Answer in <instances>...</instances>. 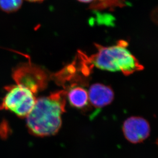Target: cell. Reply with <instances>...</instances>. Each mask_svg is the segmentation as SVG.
<instances>
[{
	"mask_svg": "<svg viewBox=\"0 0 158 158\" xmlns=\"http://www.w3.org/2000/svg\"><path fill=\"white\" fill-rule=\"evenodd\" d=\"M67 92L59 91L36 99L31 112L27 117L28 130L37 137L52 136L61 127V115L66 110Z\"/></svg>",
	"mask_w": 158,
	"mask_h": 158,
	"instance_id": "obj_1",
	"label": "cell"
},
{
	"mask_svg": "<svg viewBox=\"0 0 158 158\" xmlns=\"http://www.w3.org/2000/svg\"><path fill=\"white\" fill-rule=\"evenodd\" d=\"M128 44L119 40L116 45L104 47L96 44L97 52L91 56L79 52L84 64L89 71L93 67L110 72H121L126 76L139 71L143 67L127 49Z\"/></svg>",
	"mask_w": 158,
	"mask_h": 158,
	"instance_id": "obj_2",
	"label": "cell"
},
{
	"mask_svg": "<svg viewBox=\"0 0 158 158\" xmlns=\"http://www.w3.org/2000/svg\"><path fill=\"white\" fill-rule=\"evenodd\" d=\"M5 89L7 93L0 103V110H10L20 118L27 117L36 102L33 93L18 85L7 86Z\"/></svg>",
	"mask_w": 158,
	"mask_h": 158,
	"instance_id": "obj_3",
	"label": "cell"
},
{
	"mask_svg": "<svg viewBox=\"0 0 158 158\" xmlns=\"http://www.w3.org/2000/svg\"><path fill=\"white\" fill-rule=\"evenodd\" d=\"M12 77L18 85L27 88L33 94L45 89L48 85V74L39 67L29 64L16 68Z\"/></svg>",
	"mask_w": 158,
	"mask_h": 158,
	"instance_id": "obj_4",
	"label": "cell"
},
{
	"mask_svg": "<svg viewBox=\"0 0 158 158\" xmlns=\"http://www.w3.org/2000/svg\"><path fill=\"white\" fill-rule=\"evenodd\" d=\"M123 133L131 143H141L146 140L151 132L149 123L144 118L133 116L125 120L123 127Z\"/></svg>",
	"mask_w": 158,
	"mask_h": 158,
	"instance_id": "obj_5",
	"label": "cell"
},
{
	"mask_svg": "<svg viewBox=\"0 0 158 158\" xmlns=\"http://www.w3.org/2000/svg\"><path fill=\"white\" fill-rule=\"evenodd\" d=\"M88 95L91 105L97 109L110 105L114 98V93L112 88L99 83L93 84L89 87Z\"/></svg>",
	"mask_w": 158,
	"mask_h": 158,
	"instance_id": "obj_6",
	"label": "cell"
},
{
	"mask_svg": "<svg viewBox=\"0 0 158 158\" xmlns=\"http://www.w3.org/2000/svg\"><path fill=\"white\" fill-rule=\"evenodd\" d=\"M67 95L71 106L76 109H84L88 105L89 100L88 93L82 87L72 85Z\"/></svg>",
	"mask_w": 158,
	"mask_h": 158,
	"instance_id": "obj_7",
	"label": "cell"
},
{
	"mask_svg": "<svg viewBox=\"0 0 158 158\" xmlns=\"http://www.w3.org/2000/svg\"><path fill=\"white\" fill-rule=\"evenodd\" d=\"M125 0H95L91 3L90 8L96 10L114 9L126 5Z\"/></svg>",
	"mask_w": 158,
	"mask_h": 158,
	"instance_id": "obj_8",
	"label": "cell"
},
{
	"mask_svg": "<svg viewBox=\"0 0 158 158\" xmlns=\"http://www.w3.org/2000/svg\"><path fill=\"white\" fill-rule=\"evenodd\" d=\"M23 0H0V8L6 12H15L21 8Z\"/></svg>",
	"mask_w": 158,
	"mask_h": 158,
	"instance_id": "obj_9",
	"label": "cell"
},
{
	"mask_svg": "<svg viewBox=\"0 0 158 158\" xmlns=\"http://www.w3.org/2000/svg\"><path fill=\"white\" fill-rule=\"evenodd\" d=\"M9 127L8 126L7 123L3 122L0 124V136L2 138H6L7 136L9 131H8Z\"/></svg>",
	"mask_w": 158,
	"mask_h": 158,
	"instance_id": "obj_10",
	"label": "cell"
},
{
	"mask_svg": "<svg viewBox=\"0 0 158 158\" xmlns=\"http://www.w3.org/2000/svg\"><path fill=\"white\" fill-rule=\"evenodd\" d=\"M77 1L81 2H82V3H92L93 2H94L95 0H77Z\"/></svg>",
	"mask_w": 158,
	"mask_h": 158,
	"instance_id": "obj_11",
	"label": "cell"
},
{
	"mask_svg": "<svg viewBox=\"0 0 158 158\" xmlns=\"http://www.w3.org/2000/svg\"><path fill=\"white\" fill-rule=\"evenodd\" d=\"M29 1L33 2H42L44 0H28Z\"/></svg>",
	"mask_w": 158,
	"mask_h": 158,
	"instance_id": "obj_12",
	"label": "cell"
}]
</instances>
